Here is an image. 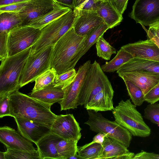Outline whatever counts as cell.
<instances>
[{
	"mask_svg": "<svg viewBox=\"0 0 159 159\" xmlns=\"http://www.w3.org/2000/svg\"><path fill=\"white\" fill-rule=\"evenodd\" d=\"M51 133L63 139L79 141L81 130L73 114L57 116L51 126Z\"/></svg>",
	"mask_w": 159,
	"mask_h": 159,
	"instance_id": "12",
	"label": "cell"
},
{
	"mask_svg": "<svg viewBox=\"0 0 159 159\" xmlns=\"http://www.w3.org/2000/svg\"><path fill=\"white\" fill-rule=\"evenodd\" d=\"M135 155L134 153L129 152L119 157L118 159H133Z\"/></svg>",
	"mask_w": 159,
	"mask_h": 159,
	"instance_id": "49",
	"label": "cell"
},
{
	"mask_svg": "<svg viewBox=\"0 0 159 159\" xmlns=\"http://www.w3.org/2000/svg\"><path fill=\"white\" fill-rule=\"evenodd\" d=\"M123 80L132 103L136 106L141 105L145 101V95L142 89L131 81L125 79Z\"/></svg>",
	"mask_w": 159,
	"mask_h": 159,
	"instance_id": "31",
	"label": "cell"
},
{
	"mask_svg": "<svg viewBox=\"0 0 159 159\" xmlns=\"http://www.w3.org/2000/svg\"><path fill=\"white\" fill-rule=\"evenodd\" d=\"M56 73L50 68L37 77L35 80V84L32 91L42 89L53 83Z\"/></svg>",
	"mask_w": 159,
	"mask_h": 159,
	"instance_id": "34",
	"label": "cell"
},
{
	"mask_svg": "<svg viewBox=\"0 0 159 159\" xmlns=\"http://www.w3.org/2000/svg\"><path fill=\"white\" fill-rule=\"evenodd\" d=\"M129 16L142 26L159 21V0H136Z\"/></svg>",
	"mask_w": 159,
	"mask_h": 159,
	"instance_id": "11",
	"label": "cell"
},
{
	"mask_svg": "<svg viewBox=\"0 0 159 159\" xmlns=\"http://www.w3.org/2000/svg\"><path fill=\"white\" fill-rule=\"evenodd\" d=\"M107 135L105 133L99 132L94 137L92 141L102 145L104 141L105 137Z\"/></svg>",
	"mask_w": 159,
	"mask_h": 159,
	"instance_id": "45",
	"label": "cell"
},
{
	"mask_svg": "<svg viewBox=\"0 0 159 159\" xmlns=\"http://www.w3.org/2000/svg\"><path fill=\"white\" fill-rule=\"evenodd\" d=\"M64 93L63 89L54 87L52 83L42 89L32 91L29 96L52 106L61 101L63 98Z\"/></svg>",
	"mask_w": 159,
	"mask_h": 159,
	"instance_id": "23",
	"label": "cell"
},
{
	"mask_svg": "<svg viewBox=\"0 0 159 159\" xmlns=\"http://www.w3.org/2000/svg\"><path fill=\"white\" fill-rule=\"evenodd\" d=\"M133 159H159V154L141 150L135 154Z\"/></svg>",
	"mask_w": 159,
	"mask_h": 159,
	"instance_id": "42",
	"label": "cell"
},
{
	"mask_svg": "<svg viewBox=\"0 0 159 159\" xmlns=\"http://www.w3.org/2000/svg\"><path fill=\"white\" fill-rule=\"evenodd\" d=\"M121 48L129 53L134 58L159 62V47L154 41L149 38L128 43Z\"/></svg>",
	"mask_w": 159,
	"mask_h": 159,
	"instance_id": "14",
	"label": "cell"
},
{
	"mask_svg": "<svg viewBox=\"0 0 159 159\" xmlns=\"http://www.w3.org/2000/svg\"><path fill=\"white\" fill-rule=\"evenodd\" d=\"M103 152L102 145L92 141L78 147L77 153L80 159H99Z\"/></svg>",
	"mask_w": 159,
	"mask_h": 159,
	"instance_id": "28",
	"label": "cell"
},
{
	"mask_svg": "<svg viewBox=\"0 0 159 159\" xmlns=\"http://www.w3.org/2000/svg\"><path fill=\"white\" fill-rule=\"evenodd\" d=\"M87 38V35L77 34L74 28H71L53 46L51 68L58 74L74 68L80 59Z\"/></svg>",
	"mask_w": 159,
	"mask_h": 159,
	"instance_id": "1",
	"label": "cell"
},
{
	"mask_svg": "<svg viewBox=\"0 0 159 159\" xmlns=\"http://www.w3.org/2000/svg\"><path fill=\"white\" fill-rule=\"evenodd\" d=\"M88 119L84 124L96 133H104L119 141L127 148L130 145L132 134L127 129L115 121L104 117L99 113L88 110Z\"/></svg>",
	"mask_w": 159,
	"mask_h": 159,
	"instance_id": "7",
	"label": "cell"
},
{
	"mask_svg": "<svg viewBox=\"0 0 159 159\" xmlns=\"http://www.w3.org/2000/svg\"><path fill=\"white\" fill-rule=\"evenodd\" d=\"M144 117L159 127V104L155 103L148 105L144 109Z\"/></svg>",
	"mask_w": 159,
	"mask_h": 159,
	"instance_id": "36",
	"label": "cell"
},
{
	"mask_svg": "<svg viewBox=\"0 0 159 159\" xmlns=\"http://www.w3.org/2000/svg\"><path fill=\"white\" fill-rule=\"evenodd\" d=\"M144 99L150 104L159 101V83L145 95Z\"/></svg>",
	"mask_w": 159,
	"mask_h": 159,
	"instance_id": "41",
	"label": "cell"
},
{
	"mask_svg": "<svg viewBox=\"0 0 159 159\" xmlns=\"http://www.w3.org/2000/svg\"><path fill=\"white\" fill-rule=\"evenodd\" d=\"M31 47L1 61L0 97L10 94L21 88L19 84L20 78L30 54Z\"/></svg>",
	"mask_w": 159,
	"mask_h": 159,
	"instance_id": "3",
	"label": "cell"
},
{
	"mask_svg": "<svg viewBox=\"0 0 159 159\" xmlns=\"http://www.w3.org/2000/svg\"><path fill=\"white\" fill-rule=\"evenodd\" d=\"M78 140L62 138L57 145L58 154L61 159H69L71 156L77 154Z\"/></svg>",
	"mask_w": 159,
	"mask_h": 159,
	"instance_id": "29",
	"label": "cell"
},
{
	"mask_svg": "<svg viewBox=\"0 0 159 159\" xmlns=\"http://www.w3.org/2000/svg\"><path fill=\"white\" fill-rule=\"evenodd\" d=\"M0 141L7 148L30 152L37 150L32 142L23 137L18 131L7 126L0 128Z\"/></svg>",
	"mask_w": 159,
	"mask_h": 159,
	"instance_id": "15",
	"label": "cell"
},
{
	"mask_svg": "<svg viewBox=\"0 0 159 159\" xmlns=\"http://www.w3.org/2000/svg\"><path fill=\"white\" fill-rule=\"evenodd\" d=\"M56 2L72 10L73 9V0H57Z\"/></svg>",
	"mask_w": 159,
	"mask_h": 159,
	"instance_id": "46",
	"label": "cell"
},
{
	"mask_svg": "<svg viewBox=\"0 0 159 159\" xmlns=\"http://www.w3.org/2000/svg\"><path fill=\"white\" fill-rule=\"evenodd\" d=\"M73 10L75 18L72 27L80 36H86L93 29L103 22L95 11Z\"/></svg>",
	"mask_w": 159,
	"mask_h": 159,
	"instance_id": "16",
	"label": "cell"
},
{
	"mask_svg": "<svg viewBox=\"0 0 159 159\" xmlns=\"http://www.w3.org/2000/svg\"><path fill=\"white\" fill-rule=\"evenodd\" d=\"M53 0H31L21 12L22 26H27L30 22L51 11L53 8Z\"/></svg>",
	"mask_w": 159,
	"mask_h": 159,
	"instance_id": "17",
	"label": "cell"
},
{
	"mask_svg": "<svg viewBox=\"0 0 159 159\" xmlns=\"http://www.w3.org/2000/svg\"><path fill=\"white\" fill-rule=\"evenodd\" d=\"M134 71L159 74V62L138 58H133L116 71L118 74Z\"/></svg>",
	"mask_w": 159,
	"mask_h": 159,
	"instance_id": "21",
	"label": "cell"
},
{
	"mask_svg": "<svg viewBox=\"0 0 159 159\" xmlns=\"http://www.w3.org/2000/svg\"><path fill=\"white\" fill-rule=\"evenodd\" d=\"M14 118L20 134L35 144L43 137L51 133V127L44 125L24 118Z\"/></svg>",
	"mask_w": 159,
	"mask_h": 159,
	"instance_id": "13",
	"label": "cell"
},
{
	"mask_svg": "<svg viewBox=\"0 0 159 159\" xmlns=\"http://www.w3.org/2000/svg\"><path fill=\"white\" fill-rule=\"evenodd\" d=\"M98 56L107 60H110L111 55L116 53V50L104 38L100 37L96 43Z\"/></svg>",
	"mask_w": 159,
	"mask_h": 159,
	"instance_id": "32",
	"label": "cell"
},
{
	"mask_svg": "<svg viewBox=\"0 0 159 159\" xmlns=\"http://www.w3.org/2000/svg\"><path fill=\"white\" fill-rule=\"evenodd\" d=\"M22 24L19 13L4 12L0 13V32L8 33L14 28L22 26Z\"/></svg>",
	"mask_w": 159,
	"mask_h": 159,
	"instance_id": "27",
	"label": "cell"
},
{
	"mask_svg": "<svg viewBox=\"0 0 159 159\" xmlns=\"http://www.w3.org/2000/svg\"><path fill=\"white\" fill-rule=\"evenodd\" d=\"M74 18L71 9L44 27L39 39L32 46L30 54L37 53L47 46H53L72 27Z\"/></svg>",
	"mask_w": 159,
	"mask_h": 159,
	"instance_id": "5",
	"label": "cell"
},
{
	"mask_svg": "<svg viewBox=\"0 0 159 159\" xmlns=\"http://www.w3.org/2000/svg\"><path fill=\"white\" fill-rule=\"evenodd\" d=\"M80 159V157L78 156V154L73 155L70 157L69 159Z\"/></svg>",
	"mask_w": 159,
	"mask_h": 159,
	"instance_id": "50",
	"label": "cell"
},
{
	"mask_svg": "<svg viewBox=\"0 0 159 159\" xmlns=\"http://www.w3.org/2000/svg\"><path fill=\"white\" fill-rule=\"evenodd\" d=\"M129 0H111L113 4L122 15L126 10Z\"/></svg>",
	"mask_w": 159,
	"mask_h": 159,
	"instance_id": "43",
	"label": "cell"
},
{
	"mask_svg": "<svg viewBox=\"0 0 159 159\" xmlns=\"http://www.w3.org/2000/svg\"><path fill=\"white\" fill-rule=\"evenodd\" d=\"M62 138L52 133L42 138L35 144L40 159H61L57 151V145Z\"/></svg>",
	"mask_w": 159,
	"mask_h": 159,
	"instance_id": "20",
	"label": "cell"
},
{
	"mask_svg": "<svg viewBox=\"0 0 159 159\" xmlns=\"http://www.w3.org/2000/svg\"><path fill=\"white\" fill-rule=\"evenodd\" d=\"M9 94L0 97V118L11 116V108Z\"/></svg>",
	"mask_w": 159,
	"mask_h": 159,
	"instance_id": "39",
	"label": "cell"
},
{
	"mask_svg": "<svg viewBox=\"0 0 159 159\" xmlns=\"http://www.w3.org/2000/svg\"><path fill=\"white\" fill-rule=\"evenodd\" d=\"M114 94L113 89L103 90L96 95L84 107L87 110L96 112L112 110L114 108Z\"/></svg>",
	"mask_w": 159,
	"mask_h": 159,
	"instance_id": "22",
	"label": "cell"
},
{
	"mask_svg": "<svg viewBox=\"0 0 159 159\" xmlns=\"http://www.w3.org/2000/svg\"><path fill=\"white\" fill-rule=\"evenodd\" d=\"M99 1H108V0H99Z\"/></svg>",
	"mask_w": 159,
	"mask_h": 159,
	"instance_id": "52",
	"label": "cell"
},
{
	"mask_svg": "<svg viewBox=\"0 0 159 159\" xmlns=\"http://www.w3.org/2000/svg\"><path fill=\"white\" fill-rule=\"evenodd\" d=\"M122 79L130 80L139 86L144 95L159 83V74L134 71L118 74Z\"/></svg>",
	"mask_w": 159,
	"mask_h": 159,
	"instance_id": "18",
	"label": "cell"
},
{
	"mask_svg": "<svg viewBox=\"0 0 159 159\" xmlns=\"http://www.w3.org/2000/svg\"><path fill=\"white\" fill-rule=\"evenodd\" d=\"M143 28L146 31L148 38L152 39L157 44L159 47V39L155 35L153 34L148 30L144 27L142 26Z\"/></svg>",
	"mask_w": 159,
	"mask_h": 159,
	"instance_id": "47",
	"label": "cell"
},
{
	"mask_svg": "<svg viewBox=\"0 0 159 159\" xmlns=\"http://www.w3.org/2000/svg\"><path fill=\"white\" fill-rule=\"evenodd\" d=\"M53 0L55 2H56L57 0Z\"/></svg>",
	"mask_w": 159,
	"mask_h": 159,
	"instance_id": "53",
	"label": "cell"
},
{
	"mask_svg": "<svg viewBox=\"0 0 159 159\" xmlns=\"http://www.w3.org/2000/svg\"><path fill=\"white\" fill-rule=\"evenodd\" d=\"M71 9L55 2L53 8L51 11L32 21L27 26L42 30L48 24Z\"/></svg>",
	"mask_w": 159,
	"mask_h": 159,
	"instance_id": "25",
	"label": "cell"
},
{
	"mask_svg": "<svg viewBox=\"0 0 159 159\" xmlns=\"http://www.w3.org/2000/svg\"><path fill=\"white\" fill-rule=\"evenodd\" d=\"M95 11L108 28L111 29L119 25L123 18L111 1H99Z\"/></svg>",
	"mask_w": 159,
	"mask_h": 159,
	"instance_id": "19",
	"label": "cell"
},
{
	"mask_svg": "<svg viewBox=\"0 0 159 159\" xmlns=\"http://www.w3.org/2000/svg\"><path fill=\"white\" fill-rule=\"evenodd\" d=\"M109 28L104 22L98 25L87 34V38L85 45L80 53L79 58L84 55L92 46L96 43L99 38Z\"/></svg>",
	"mask_w": 159,
	"mask_h": 159,
	"instance_id": "30",
	"label": "cell"
},
{
	"mask_svg": "<svg viewBox=\"0 0 159 159\" xmlns=\"http://www.w3.org/2000/svg\"><path fill=\"white\" fill-rule=\"evenodd\" d=\"M136 106L130 99L120 101L113 110L115 121L128 130L134 136L148 137L151 134V129L145 122Z\"/></svg>",
	"mask_w": 159,
	"mask_h": 159,
	"instance_id": "4",
	"label": "cell"
},
{
	"mask_svg": "<svg viewBox=\"0 0 159 159\" xmlns=\"http://www.w3.org/2000/svg\"><path fill=\"white\" fill-rule=\"evenodd\" d=\"M30 0L19 2L0 6V13L4 12H20L28 5Z\"/></svg>",
	"mask_w": 159,
	"mask_h": 159,
	"instance_id": "38",
	"label": "cell"
},
{
	"mask_svg": "<svg viewBox=\"0 0 159 159\" xmlns=\"http://www.w3.org/2000/svg\"><path fill=\"white\" fill-rule=\"evenodd\" d=\"M5 152V159H40L38 149L30 152L7 148Z\"/></svg>",
	"mask_w": 159,
	"mask_h": 159,
	"instance_id": "33",
	"label": "cell"
},
{
	"mask_svg": "<svg viewBox=\"0 0 159 159\" xmlns=\"http://www.w3.org/2000/svg\"><path fill=\"white\" fill-rule=\"evenodd\" d=\"M77 72L74 68L62 74H56L53 84L54 87L63 90L73 81Z\"/></svg>",
	"mask_w": 159,
	"mask_h": 159,
	"instance_id": "35",
	"label": "cell"
},
{
	"mask_svg": "<svg viewBox=\"0 0 159 159\" xmlns=\"http://www.w3.org/2000/svg\"><path fill=\"white\" fill-rule=\"evenodd\" d=\"M91 64V61L89 60L81 65L74 80L63 89V98L58 103L60 105L61 111L77 108L78 97Z\"/></svg>",
	"mask_w": 159,
	"mask_h": 159,
	"instance_id": "10",
	"label": "cell"
},
{
	"mask_svg": "<svg viewBox=\"0 0 159 159\" xmlns=\"http://www.w3.org/2000/svg\"><path fill=\"white\" fill-rule=\"evenodd\" d=\"M133 58L131 54L121 48L113 59L101 67L104 72H113Z\"/></svg>",
	"mask_w": 159,
	"mask_h": 159,
	"instance_id": "26",
	"label": "cell"
},
{
	"mask_svg": "<svg viewBox=\"0 0 159 159\" xmlns=\"http://www.w3.org/2000/svg\"><path fill=\"white\" fill-rule=\"evenodd\" d=\"M102 145L103 153L99 159H118L119 157L129 152L124 145L108 135L105 137Z\"/></svg>",
	"mask_w": 159,
	"mask_h": 159,
	"instance_id": "24",
	"label": "cell"
},
{
	"mask_svg": "<svg viewBox=\"0 0 159 159\" xmlns=\"http://www.w3.org/2000/svg\"><path fill=\"white\" fill-rule=\"evenodd\" d=\"M0 159H5V152H0Z\"/></svg>",
	"mask_w": 159,
	"mask_h": 159,
	"instance_id": "51",
	"label": "cell"
},
{
	"mask_svg": "<svg viewBox=\"0 0 159 159\" xmlns=\"http://www.w3.org/2000/svg\"><path fill=\"white\" fill-rule=\"evenodd\" d=\"M99 1L73 0V9L95 11L97 4Z\"/></svg>",
	"mask_w": 159,
	"mask_h": 159,
	"instance_id": "37",
	"label": "cell"
},
{
	"mask_svg": "<svg viewBox=\"0 0 159 159\" xmlns=\"http://www.w3.org/2000/svg\"><path fill=\"white\" fill-rule=\"evenodd\" d=\"M8 33L0 32V61L8 57Z\"/></svg>",
	"mask_w": 159,
	"mask_h": 159,
	"instance_id": "40",
	"label": "cell"
},
{
	"mask_svg": "<svg viewBox=\"0 0 159 159\" xmlns=\"http://www.w3.org/2000/svg\"><path fill=\"white\" fill-rule=\"evenodd\" d=\"M41 32V30L29 26L18 27L11 30L8 33V57L31 47L39 39Z\"/></svg>",
	"mask_w": 159,
	"mask_h": 159,
	"instance_id": "9",
	"label": "cell"
},
{
	"mask_svg": "<svg viewBox=\"0 0 159 159\" xmlns=\"http://www.w3.org/2000/svg\"><path fill=\"white\" fill-rule=\"evenodd\" d=\"M29 0H0V6Z\"/></svg>",
	"mask_w": 159,
	"mask_h": 159,
	"instance_id": "48",
	"label": "cell"
},
{
	"mask_svg": "<svg viewBox=\"0 0 159 159\" xmlns=\"http://www.w3.org/2000/svg\"><path fill=\"white\" fill-rule=\"evenodd\" d=\"M11 116L24 118L51 127L57 115L51 110V106L20 92L9 95Z\"/></svg>",
	"mask_w": 159,
	"mask_h": 159,
	"instance_id": "2",
	"label": "cell"
},
{
	"mask_svg": "<svg viewBox=\"0 0 159 159\" xmlns=\"http://www.w3.org/2000/svg\"><path fill=\"white\" fill-rule=\"evenodd\" d=\"M148 30L159 39V21L150 25Z\"/></svg>",
	"mask_w": 159,
	"mask_h": 159,
	"instance_id": "44",
	"label": "cell"
},
{
	"mask_svg": "<svg viewBox=\"0 0 159 159\" xmlns=\"http://www.w3.org/2000/svg\"><path fill=\"white\" fill-rule=\"evenodd\" d=\"M113 89L111 84L95 60L91 64L79 95L78 106H84L101 91Z\"/></svg>",
	"mask_w": 159,
	"mask_h": 159,
	"instance_id": "6",
	"label": "cell"
},
{
	"mask_svg": "<svg viewBox=\"0 0 159 159\" xmlns=\"http://www.w3.org/2000/svg\"><path fill=\"white\" fill-rule=\"evenodd\" d=\"M53 46H47L37 53L30 54L20 78V88L34 81L37 77L51 68Z\"/></svg>",
	"mask_w": 159,
	"mask_h": 159,
	"instance_id": "8",
	"label": "cell"
}]
</instances>
